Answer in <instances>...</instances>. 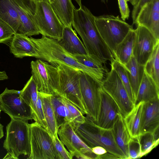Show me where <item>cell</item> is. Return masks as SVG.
Listing matches in <instances>:
<instances>
[{
  "label": "cell",
  "instance_id": "1",
  "mask_svg": "<svg viewBox=\"0 0 159 159\" xmlns=\"http://www.w3.org/2000/svg\"><path fill=\"white\" fill-rule=\"evenodd\" d=\"M72 26L80 36L88 53L105 64L114 57L101 37L96 26L95 16L84 6L75 8Z\"/></svg>",
  "mask_w": 159,
  "mask_h": 159
},
{
  "label": "cell",
  "instance_id": "2",
  "mask_svg": "<svg viewBox=\"0 0 159 159\" xmlns=\"http://www.w3.org/2000/svg\"><path fill=\"white\" fill-rule=\"evenodd\" d=\"M72 125L75 133L89 147L101 146L119 159H126L115 141L111 129L102 128L86 117L83 123Z\"/></svg>",
  "mask_w": 159,
  "mask_h": 159
},
{
  "label": "cell",
  "instance_id": "3",
  "mask_svg": "<svg viewBox=\"0 0 159 159\" xmlns=\"http://www.w3.org/2000/svg\"><path fill=\"white\" fill-rule=\"evenodd\" d=\"M57 69L59 82V96L75 106L83 115L88 113L80 87L79 70L61 64L52 65Z\"/></svg>",
  "mask_w": 159,
  "mask_h": 159
},
{
  "label": "cell",
  "instance_id": "4",
  "mask_svg": "<svg viewBox=\"0 0 159 159\" xmlns=\"http://www.w3.org/2000/svg\"><path fill=\"white\" fill-rule=\"evenodd\" d=\"M27 121L11 119L6 126L4 148L15 158L20 155L29 156L31 149L29 124Z\"/></svg>",
  "mask_w": 159,
  "mask_h": 159
},
{
  "label": "cell",
  "instance_id": "5",
  "mask_svg": "<svg viewBox=\"0 0 159 159\" xmlns=\"http://www.w3.org/2000/svg\"><path fill=\"white\" fill-rule=\"evenodd\" d=\"M95 22L101 37L114 57L117 46L133 29V26L112 15L95 16Z\"/></svg>",
  "mask_w": 159,
  "mask_h": 159
},
{
  "label": "cell",
  "instance_id": "6",
  "mask_svg": "<svg viewBox=\"0 0 159 159\" xmlns=\"http://www.w3.org/2000/svg\"><path fill=\"white\" fill-rule=\"evenodd\" d=\"M30 154L29 159H59L52 139L36 122L29 124Z\"/></svg>",
  "mask_w": 159,
  "mask_h": 159
},
{
  "label": "cell",
  "instance_id": "7",
  "mask_svg": "<svg viewBox=\"0 0 159 159\" xmlns=\"http://www.w3.org/2000/svg\"><path fill=\"white\" fill-rule=\"evenodd\" d=\"M36 8L34 16L40 34L58 41L62 38L64 25L45 0H36Z\"/></svg>",
  "mask_w": 159,
  "mask_h": 159
},
{
  "label": "cell",
  "instance_id": "8",
  "mask_svg": "<svg viewBox=\"0 0 159 159\" xmlns=\"http://www.w3.org/2000/svg\"><path fill=\"white\" fill-rule=\"evenodd\" d=\"M32 76L39 91L46 94L59 96L58 70L48 63L38 59L30 63Z\"/></svg>",
  "mask_w": 159,
  "mask_h": 159
},
{
  "label": "cell",
  "instance_id": "9",
  "mask_svg": "<svg viewBox=\"0 0 159 159\" xmlns=\"http://www.w3.org/2000/svg\"><path fill=\"white\" fill-rule=\"evenodd\" d=\"M80 87L88 113L86 117L95 123L98 120L100 108L101 84L80 71Z\"/></svg>",
  "mask_w": 159,
  "mask_h": 159
},
{
  "label": "cell",
  "instance_id": "10",
  "mask_svg": "<svg viewBox=\"0 0 159 159\" xmlns=\"http://www.w3.org/2000/svg\"><path fill=\"white\" fill-rule=\"evenodd\" d=\"M102 89L113 99L124 118L134 107L127 91L117 73L112 68L101 83Z\"/></svg>",
  "mask_w": 159,
  "mask_h": 159
},
{
  "label": "cell",
  "instance_id": "11",
  "mask_svg": "<svg viewBox=\"0 0 159 159\" xmlns=\"http://www.w3.org/2000/svg\"><path fill=\"white\" fill-rule=\"evenodd\" d=\"M59 138L74 157L78 159H97V155L93 153L75 132L71 123L65 122L59 128Z\"/></svg>",
  "mask_w": 159,
  "mask_h": 159
},
{
  "label": "cell",
  "instance_id": "12",
  "mask_svg": "<svg viewBox=\"0 0 159 159\" xmlns=\"http://www.w3.org/2000/svg\"><path fill=\"white\" fill-rule=\"evenodd\" d=\"M0 104L2 110L11 119L28 121L33 120L31 109L20 95V91L6 88L0 94Z\"/></svg>",
  "mask_w": 159,
  "mask_h": 159
},
{
  "label": "cell",
  "instance_id": "13",
  "mask_svg": "<svg viewBox=\"0 0 159 159\" xmlns=\"http://www.w3.org/2000/svg\"><path fill=\"white\" fill-rule=\"evenodd\" d=\"M11 0L20 20L17 33L28 37L40 34L34 18L36 8V0Z\"/></svg>",
  "mask_w": 159,
  "mask_h": 159
},
{
  "label": "cell",
  "instance_id": "14",
  "mask_svg": "<svg viewBox=\"0 0 159 159\" xmlns=\"http://www.w3.org/2000/svg\"><path fill=\"white\" fill-rule=\"evenodd\" d=\"M135 31L133 55L139 64L144 66L159 40H157L147 29L143 26L138 25Z\"/></svg>",
  "mask_w": 159,
  "mask_h": 159
},
{
  "label": "cell",
  "instance_id": "15",
  "mask_svg": "<svg viewBox=\"0 0 159 159\" xmlns=\"http://www.w3.org/2000/svg\"><path fill=\"white\" fill-rule=\"evenodd\" d=\"M20 95L30 107L33 120L46 129L41 96L32 76L20 91Z\"/></svg>",
  "mask_w": 159,
  "mask_h": 159
},
{
  "label": "cell",
  "instance_id": "16",
  "mask_svg": "<svg viewBox=\"0 0 159 159\" xmlns=\"http://www.w3.org/2000/svg\"><path fill=\"white\" fill-rule=\"evenodd\" d=\"M135 24L147 29L159 40V0H151L141 8Z\"/></svg>",
  "mask_w": 159,
  "mask_h": 159
},
{
  "label": "cell",
  "instance_id": "17",
  "mask_svg": "<svg viewBox=\"0 0 159 159\" xmlns=\"http://www.w3.org/2000/svg\"><path fill=\"white\" fill-rule=\"evenodd\" d=\"M100 94V110L98 120L95 123L102 128L111 129L120 113L116 102L102 88Z\"/></svg>",
  "mask_w": 159,
  "mask_h": 159
},
{
  "label": "cell",
  "instance_id": "18",
  "mask_svg": "<svg viewBox=\"0 0 159 159\" xmlns=\"http://www.w3.org/2000/svg\"><path fill=\"white\" fill-rule=\"evenodd\" d=\"M159 128V99L144 102L140 122V135L154 132Z\"/></svg>",
  "mask_w": 159,
  "mask_h": 159
},
{
  "label": "cell",
  "instance_id": "19",
  "mask_svg": "<svg viewBox=\"0 0 159 159\" xmlns=\"http://www.w3.org/2000/svg\"><path fill=\"white\" fill-rule=\"evenodd\" d=\"M9 48L11 52L17 58L31 57L38 58L39 56L35 46L30 38L18 33L11 39Z\"/></svg>",
  "mask_w": 159,
  "mask_h": 159
},
{
  "label": "cell",
  "instance_id": "20",
  "mask_svg": "<svg viewBox=\"0 0 159 159\" xmlns=\"http://www.w3.org/2000/svg\"><path fill=\"white\" fill-rule=\"evenodd\" d=\"M60 45L72 55L88 54L83 43L71 26H64Z\"/></svg>",
  "mask_w": 159,
  "mask_h": 159
},
{
  "label": "cell",
  "instance_id": "21",
  "mask_svg": "<svg viewBox=\"0 0 159 159\" xmlns=\"http://www.w3.org/2000/svg\"><path fill=\"white\" fill-rule=\"evenodd\" d=\"M159 99V87L144 71L136 97L134 105L140 102Z\"/></svg>",
  "mask_w": 159,
  "mask_h": 159
},
{
  "label": "cell",
  "instance_id": "22",
  "mask_svg": "<svg viewBox=\"0 0 159 159\" xmlns=\"http://www.w3.org/2000/svg\"><path fill=\"white\" fill-rule=\"evenodd\" d=\"M115 141L126 157H129L128 145L131 137L120 113L111 129Z\"/></svg>",
  "mask_w": 159,
  "mask_h": 159
},
{
  "label": "cell",
  "instance_id": "23",
  "mask_svg": "<svg viewBox=\"0 0 159 159\" xmlns=\"http://www.w3.org/2000/svg\"><path fill=\"white\" fill-rule=\"evenodd\" d=\"M135 37V30L132 29L116 47L114 58L124 66L129 61L133 55Z\"/></svg>",
  "mask_w": 159,
  "mask_h": 159
},
{
  "label": "cell",
  "instance_id": "24",
  "mask_svg": "<svg viewBox=\"0 0 159 159\" xmlns=\"http://www.w3.org/2000/svg\"><path fill=\"white\" fill-rule=\"evenodd\" d=\"M124 66L127 70L135 101L144 72V66L139 64L133 55Z\"/></svg>",
  "mask_w": 159,
  "mask_h": 159
},
{
  "label": "cell",
  "instance_id": "25",
  "mask_svg": "<svg viewBox=\"0 0 159 159\" xmlns=\"http://www.w3.org/2000/svg\"><path fill=\"white\" fill-rule=\"evenodd\" d=\"M50 5L64 26H72L75 7L71 0H54Z\"/></svg>",
  "mask_w": 159,
  "mask_h": 159
},
{
  "label": "cell",
  "instance_id": "26",
  "mask_svg": "<svg viewBox=\"0 0 159 159\" xmlns=\"http://www.w3.org/2000/svg\"><path fill=\"white\" fill-rule=\"evenodd\" d=\"M46 124V129L52 138L57 134L59 128L51 100V95L39 92Z\"/></svg>",
  "mask_w": 159,
  "mask_h": 159
},
{
  "label": "cell",
  "instance_id": "27",
  "mask_svg": "<svg viewBox=\"0 0 159 159\" xmlns=\"http://www.w3.org/2000/svg\"><path fill=\"white\" fill-rule=\"evenodd\" d=\"M144 102L134 105V107L124 118V120L131 138L140 135V128Z\"/></svg>",
  "mask_w": 159,
  "mask_h": 159
},
{
  "label": "cell",
  "instance_id": "28",
  "mask_svg": "<svg viewBox=\"0 0 159 159\" xmlns=\"http://www.w3.org/2000/svg\"><path fill=\"white\" fill-rule=\"evenodd\" d=\"M0 20L9 25L15 33L17 32L20 20L11 0H0Z\"/></svg>",
  "mask_w": 159,
  "mask_h": 159
},
{
  "label": "cell",
  "instance_id": "29",
  "mask_svg": "<svg viewBox=\"0 0 159 159\" xmlns=\"http://www.w3.org/2000/svg\"><path fill=\"white\" fill-rule=\"evenodd\" d=\"M73 56L79 63L95 72L102 83L108 73L104 63L95 57L89 54Z\"/></svg>",
  "mask_w": 159,
  "mask_h": 159
},
{
  "label": "cell",
  "instance_id": "30",
  "mask_svg": "<svg viewBox=\"0 0 159 159\" xmlns=\"http://www.w3.org/2000/svg\"><path fill=\"white\" fill-rule=\"evenodd\" d=\"M51 100L58 127L65 122L72 123V118L61 97L60 96L51 95Z\"/></svg>",
  "mask_w": 159,
  "mask_h": 159
},
{
  "label": "cell",
  "instance_id": "31",
  "mask_svg": "<svg viewBox=\"0 0 159 159\" xmlns=\"http://www.w3.org/2000/svg\"><path fill=\"white\" fill-rule=\"evenodd\" d=\"M144 71L159 87V41L144 66Z\"/></svg>",
  "mask_w": 159,
  "mask_h": 159
},
{
  "label": "cell",
  "instance_id": "32",
  "mask_svg": "<svg viewBox=\"0 0 159 159\" xmlns=\"http://www.w3.org/2000/svg\"><path fill=\"white\" fill-rule=\"evenodd\" d=\"M139 139L142 157L150 152L158 144L159 129L154 132L141 134L139 136Z\"/></svg>",
  "mask_w": 159,
  "mask_h": 159
},
{
  "label": "cell",
  "instance_id": "33",
  "mask_svg": "<svg viewBox=\"0 0 159 159\" xmlns=\"http://www.w3.org/2000/svg\"><path fill=\"white\" fill-rule=\"evenodd\" d=\"M111 62V68L117 74L130 99L134 104V98L126 68L124 65L115 58Z\"/></svg>",
  "mask_w": 159,
  "mask_h": 159
},
{
  "label": "cell",
  "instance_id": "34",
  "mask_svg": "<svg viewBox=\"0 0 159 159\" xmlns=\"http://www.w3.org/2000/svg\"><path fill=\"white\" fill-rule=\"evenodd\" d=\"M61 97L63 102L67 107L72 116L73 119L72 125L84 123L85 121L86 117L80 110L69 100Z\"/></svg>",
  "mask_w": 159,
  "mask_h": 159
},
{
  "label": "cell",
  "instance_id": "35",
  "mask_svg": "<svg viewBox=\"0 0 159 159\" xmlns=\"http://www.w3.org/2000/svg\"><path fill=\"white\" fill-rule=\"evenodd\" d=\"M128 159H134L141 157L139 136L136 137H131L128 143Z\"/></svg>",
  "mask_w": 159,
  "mask_h": 159
},
{
  "label": "cell",
  "instance_id": "36",
  "mask_svg": "<svg viewBox=\"0 0 159 159\" xmlns=\"http://www.w3.org/2000/svg\"><path fill=\"white\" fill-rule=\"evenodd\" d=\"M54 144L58 154L59 159H72L74 156L66 149L60 139L58 134L52 138Z\"/></svg>",
  "mask_w": 159,
  "mask_h": 159
},
{
  "label": "cell",
  "instance_id": "37",
  "mask_svg": "<svg viewBox=\"0 0 159 159\" xmlns=\"http://www.w3.org/2000/svg\"><path fill=\"white\" fill-rule=\"evenodd\" d=\"M15 32L7 24L0 20V43L11 40Z\"/></svg>",
  "mask_w": 159,
  "mask_h": 159
},
{
  "label": "cell",
  "instance_id": "38",
  "mask_svg": "<svg viewBox=\"0 0 159 159\" xmlns=\"http://www.w3.org/2000/svg\"><path fill=\"white\" fill-rule=\"evenodd\" d=\"M121 19L124 21L128 19L130 13L127 1L126 0H118Z\"/></svg>",
  "mask_w": 159,
  "mask_h": 159
},
{
  "label": "cell",
  "instance_id": "39",
  "mask_svg": "<svg viewBox=\"0 0 159 159\" xmlns=\"http://www.w3.org/2000/svg\"><path fill=\"white\" fill-rule=\"evenodd\" d=\"M151 0H139L137 4L134 6L132 12L133 24H135L137 16L142 7Z\"/></svg>",
  "mask_w": 159,
  "mask_h": 159
},
{
  "label": "cell",
  "instance_id": "40",
  "mask_svg": "<svg viewBox=\"0 0 159 159\" xmlns=\"http://www.w3.org/2000/svg\"><path fill=\"white\" fill-rule=\"evenodd\" d=\"M91 149L93 152L97 156L102 155L108 152L105 148L99 146L93 147Z\"/></svg>",
  "mask_w": 159,
  "mask_h": 159
},
{
  "label": "cell",
  "instance_id": "41",
  "mask_svg": "<svg viewBox=\"0 0 159 159\" xmlns=\"http://www.w3.org/2000/svg\"><path fill=\"white\" fill-rule=\"evenodd\" d=\"M119 159V158L115 155L108 152L102 155L97 156V159Z\"/></svg>",
  "mask_w": 159,
  "mask_h": 159
},
{
  "label": "cell",
  "instance_id": "42",
  "mask_svg": "<svg viewBox=\"0 0 159 159\" xmlns=\"http://www.w3.org/2000/svg\"><path fill=\"white\" fill-rule=\"evenodd\" d=\"M8 76L5 71H0V81L7 80Z\"/></svg>",
  "mask_w": 159,
  "mask_h": 159
},
{
  "label": "cell",
  "instance_id": "43",
  "mask_svg": "<svg viewBox=\"0 0 159 159\" xmlns=\"http://www.w3.org/2000/svg\"><path fill=\"white\" fill-rule=\"evenodd\" d=\"M4 136L3 126L0 123V139Z\"/></svg>",
  "mask_w": 159,
  "mask_h": 159
},
{
  "label": "cell",
  "instance_id": "44",
  "mask_svg": "<svg viewBox=\"0 0 159 159\" xmlns=\"http://www.w3.org/2000/svg\"><path fill=\"white\" fill-rule=\"evenodd\" d=\"M3 159H14L15 158L11 154L7 152V154L5 156Z\"/></svg>",
  "mask_w": 159,
  "mask_h": 159
},
{
  "label": "cell",
  "instance_id": "45",
  "mask_svg": "<svg viewBox=\"0 0 159 159\" xmlns=\"http://www.w3.org/2000/svg\"><path fill=\"white\" fill-rule=\"evenodd\" d=\"M139 0H130L129 1L131 4L133 6L135 5Z\"/></svg>",
  "mask_w": 159,
  "mask_h": 159
},
{
  "label": "cell",
  "instance_id": "46",
  "mask_svg": "<svg viewBox=\"0 0 159 159\" xmlns=\"http://www.w3.org/2000/svg\"><path fill=\"white\" fill-rule=\"evenodd\" d=\"M78 5L80 7H81L82 6L81 3V0H75Z\"/></svg>",
  "mask_w": 159,
  "mask_h": 159
},
{
  "label": "cell",
  "instance_id": "47",
  "mask_svg": "<svg viewBox=\"0 0 159 159\" xmlns=\"http://www.w3.org/2000/svg\"><path fill=\"white\" fill-rule=\"evenodd\" d=\"M106 0H101V1L102 2L105 3Z\"/></svg>",
  "mask_w": 159,
  "mask_h": 159
},
{
  "label": "cell",
  "instance_id": "48",
  "mask_svg": "<svg viewBox=\"0 0 159 159\" xmlns=\"http://www.w3.org/2000/svg\"><path fill=\"white\" fill-rule=\"evenodd\" d=\"M1 111H2V110L1 109V106H0V113L1 112Z\"/></svg>",
  "mask_w": 159,
  "mask_h": 159
},
{
  "label": "cell",
  "instance_id": "49",
  "mask_svg": "<svg viewBox=\"0 0 159 159\" xmlns=\"http://www.w3.org/2000/svg\"><path fill=\"white\" fill-rule=\"evenodd\" d=\"M127 2H129L130 0H126Z\"/></svg>",
  "mask_w": 159,
  "mask_h": 159
}]
</instances>
